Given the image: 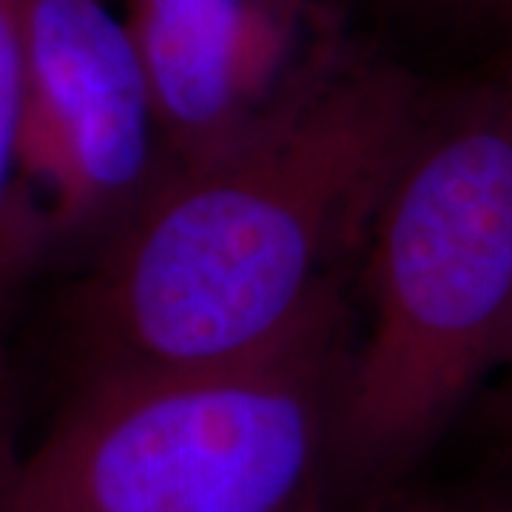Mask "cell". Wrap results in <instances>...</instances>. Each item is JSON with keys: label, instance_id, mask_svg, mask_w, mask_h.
<instances>
[{"label": "cell", "instance_id": "6da1fadb", "mask_svg": "<svg viewBox=\"0 0 512 512\" xmlns=\"http://www.w3.org/2000/svg\"><path fill=\"white\" fill-rule=\"evenodd\" d=\"M427 92L339 35L259 120L168 171L92 251L69 305L80 370H191L288 345L348 305Z\"/></svg>", "mask_w": 512, "mask_h": 512}, {"label": "cell", "instance_id": "7a4b0ae2", "mask_svg": "<svg viewBox=\"0 0 512 512\" xmlns=\"http://www.w3.org/2000/svg\"><path fill=\"white\" fill-rule=\"evenodd\" d=\"M359 274L339 481L387 490L512 365V55L427 94Z\"/></svg>", "mask_w": 512, "mask_h": 512}, {"label": "cell", "instance_id": "3957f363", "mask_svg": "<svg viewBox=\"0 0 512 512\" xmlns=\"http://www.w3.org/2000/svg\"><path fill=\"white\" fill-rule=\"evenodd\" d=\"M348 305L231 365L77 373L0 512H330Z\"/></svg>", "mask_w": 512, "mask_h": 512}, {"label": "cell", "instance_id": "277c9868", "mask_svg": "<svg viewBox=\"0 0 512 512\" xmlns=\"http://www.w3.org/2000/svg\"><path fill=\"white\" fill-rule=\"evenodd\" d=\"M23 163L55 248L94 251L165 180L146 66L109 0H26Z\"/></svg>", "mask_w": 512, "mask_h": 512}, {"label": "cell", "instance_id": "5b68a950", "mask_svg": "<svg viewBox=\"0 0 512 512\" xmlns=\"http://www.w3.org/2000/svg\"><path fill=\"white\" fill-rule=\"evenodd\" d=\"M126 20L157 103L168 171L231 143L336 35L319 0H128Z\"/></svg>", "mask_w": 512, "mask_h": 512}, {"label": "cell", "instance_id": "8992f818", "mask_svg": "<svg viewBox=\"0 0 512 512\" xmlns=\"http://www.w3.org/2000/svg\"><path fill=\"white\" fill-rule=\"evenodd\" d=\"M26 0H0V319L55 251L23 163Z\"/></svg>", "mask_w": 512, "mask_h": 512}, {"label": "cell", "instance_id": "52a82bcc", "mask_svg": "<svg viewBox=\"0 0 512 512\" xmlns=\"http://www.w3.org/2000/svg\"><path fill=\"white\" fill-rule=\"evenodd\" d=\"M20 450V421H18V390L9 359L0 348V484L12 473Z\"/></svg>", "mask_w": 512, "mask_h": 512}, {"label": "cell", "instance_id": "ba28073f", "mask_svg": "<svg viewBox=\"0 0 512 512\" xmlns=\"http://www.w3.org/2000/svg\"><path fill=\"white\" fill-rule=\"evenodd\" d=\"M350 512H447L430 504V501H421V498H404L399 493H384V490H376L370 501H365L362 507Z\"/></svg>", "mask_w": 512, "mask_h": 512}, {"label": "cell", "instance_id": "9c48e42d", "mask_svg": "<svg viewBox=\"0 0 512 512\" xmlns=\"http://www.w3.org/2000/svg\"><path fill=\"white\" fill-rule=\"evenodd\" d=\"M476 512H512V476L498 481L493 490L481 498Z\"/></svg>", "mask_w": 512, "mask_h": 512}, {"label": "cell", "instance_id": "30bf717a", "mask_svg": "<svg viewBox=\"0 0 512 512\" xmlns=\"http://www.w3.org/2000/svg\"><path fill=\"white\" fill-rule=\"evenodd\" d=\"M476 3H481V6H490V9H495V12L507 15V9H510L512 0H476Z\"/></svg>", "mask_w": 512, "mask_h": 512}, {"label": "cell", "instance_id": "8fae6325", "mask_svg": "<svg viewBox=\"0 0 512 512\" xmlns=\"http://www.w3.org/2000/svg\"><path fill=\"white\" fill-rule=\"evenodd\" d=\"M504 18H510V20H512V3H510V9H507V15H504Z\"/></svg>", "mask_w": 512, "mask_h": 512}, {"label": "cell", "instance_id": "7c38bea8", "mask_svg": "<svg viewBox=\"0 0 512 512\" xmlns=\"http://www.w3.org/2000/svg\"><path fill=\"white\" fill-rule=\"evenodd\" d=\"M510 370H512V365H510Z\"/></svg>", "mask_w": 512, "mask_h": 512}]
</instances>
